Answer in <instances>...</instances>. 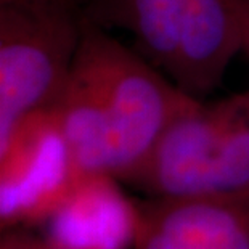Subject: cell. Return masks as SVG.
Listing matches in <instances>:
<instances>
[{
    "instance_id": "obj_6",
    "label": "cell",
    "mask_w": 249,
    "mask_h": 249,
    "mask_svg": "<svg viewBox=\"0 0 249 249\" xmlns=\"http://www.w3.org/2000/svg\"><path fill=\"white\" fill-rule=\"evenodd\" d=\"M195 0H89L84 21L123 31L134 49L166 74ZM167 76V74H166Z\"/></svg>"
},
{
    "instance_id": "obj_11",
    "label": "cell",
    "mask_w": 249,
    "mask_h": 249,
    "mask_svg": "<svg viewBox=\"0 0 249 249\" xmlns=\"http://www.w3.org/2000/svg\"><path fill=\"white\" fill-rule=\"evenodd\" d=\"M241 12V31H243V50L241 53L249 60V0H238Z\"/></svg>"
},
{
    "instance_id": "obj_1",
    "label": "cell",
    "mask_w": 249,
    "mask_h": 249,
    "mask_svg": "<svg viewBox=\"0 0 249 249\" xmlns=\"http://www.w3.org/2000/svg\"><path fill=\"white\" fill-rule=\"evenodd\" d=\"M192 98L139 50L84 21L52 108L79 176L116 178L140 171Z\"/></svg>"
},
{
    "instance_id": "obj_7",
    "label": "cell",
    "mask_w": 249,
    "mask_h": 249,
    "mask_svg": "<svg viewBox=\"0 0 249 249\" xmlns=\"http://www.w3.org/2000/svg\"><path fill=\"white\" fill-rule=\"evenodd\" d=\"M161 219L160 229L188 249H249V236L238 215L211 198L182 199Z\"/></svg>"
},
{
    "instance_id": "obj_3",
    "label": "cell",
    "mask_w": 249,
    "mask_h": 249,
    "mask_svg": "<svg viewBox=\"0 0 249 249\" xmlns=\"http://www.w3.org/2000/svg\"><path fill=\"white\" fill-rule=\"evenodd\" d=\"M77 177L52 105L34 111L0 153V230L44 222Z\"/></svg>"
},
{
    "instance_id": "obj_4",
    "label": "cell",
    "mask_w": 249,
    "mask_h": 249,
    "mask_svg": "<svg viewBox=\"0 0 249 249\" xmlns=\"http://www.w3.org/2000/svg\"><path fill=\"white\" fill-rule=\"evenodd\" d=\"M241 50L238 0H195L166 74L182 92L206 100Z\"/></svg>"
},
{
    "instance_id": "obj_8",
    "label": "cell",
    "mask_w": 249,
    "mask_h": 249,
    "mask_svg": "<svg viewBox=\"0 0 249 249\" xmlns=\"http://www.w3.org/2000/svg\"><path fill=\"white\" fill-rule=\"evenodd\" d=\"M0 3H26V5H39V7H49L55 10L79 15L84 18L89 0H0Z\"/></svg>"
},
{
    "instance_id": "obj_2",
    "label": "cell",
    "mask_w": 249,
    "mask_h": 249,
    "mask_svg": "<svg viewBox=\"0 0 249 249\" xmlns=\"http://www.w3.org/2000/svg\"><path fill=\"white\" fill-rule=\"evenodd\" d=\"M82 26L63 10L0 3V153L28 116L53 105Z\"/></svg>"
},
{
    "instance_id": "obj_9",
    "label": "cell",
    "mask_w": 249,
    "mask_h": 249,
    "mask_svg": "<svg viewBox=\"0 0 249 249\" xmlns=\"http://www.w3.org/2000/svg\"><path fill=\"white\" fill-rule=\"evenodd\" d=\"M0 249H36V240L19 229L15 230H0Z\"/></svg>"
},
{
    "instance_id": "obj_12",
    "label": "cell",
    "mask_w": 249,
    "mask_h": 249,
    "mask_svg": "<svg viewBox=\"0 0 249 249\" xmlns=\"http://www.w3.org/2000/svg\"><path fill=\"white\" fill-rule=\"evenodd\" d=\"M36 249H53L47 241H39L36 240Z\"/></svg>"
},
{
    "instance_id": "obj_5",
    "label": "cell",
    "mask_w": 249,
    "mask_h": 249,
    "mask_svg": "<svg viewBox=\"0 0 249 249\" xmlns=\"http://www.w3.org/2000/svg\"><path fill=\"white\" fill-rule=\"evenodd\" d=\"M44 224L53 249H124L135 215L113 177L87 174L74 180Z\"/></svg>"
},
{
    "instance_id": "obj_10",
    "label": "cell",
    "mask_w": 249,
    "mask_h": 249,
    "mask_svg": "<svg viewBox=\"0 0 249 249\" xmlns=\"http://www.w3.org/2000/svg\"><path fill=\"white\" fill-rule=\"evenodd\" d=\"M146 249H188L182 241H178L171 233L158 229V231L150 238Z\"/></svg>"
}]
</instances>
